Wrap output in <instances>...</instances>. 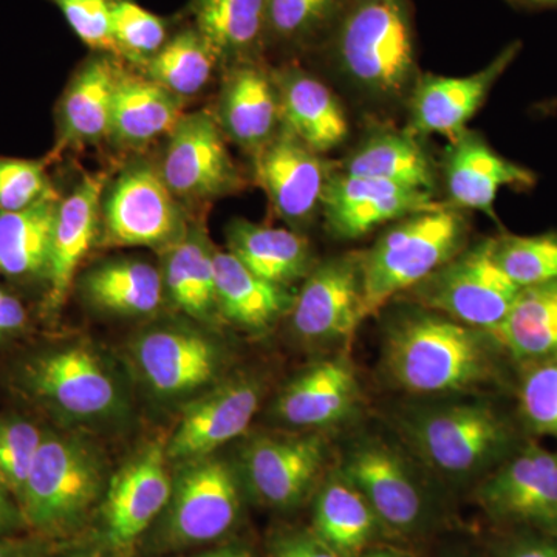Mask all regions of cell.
Masks as SVG:
<instances>
[{"label":"cell","instance_id":"1","mask_svg":"<svg viewBox=\"0 0 557 557\" xmlns=\"http://www.w3.org/2000/svg\"><path fill=\"white\" fill-rule=\"evenodd\" d=\"M381 351L395 387L428 397L497 386L511 364L490 333L418 306L388 321Z\"/></svg>","mask_w":557,"mask_h":557},{"label":"cell","instance_id":"2","mask_svg":"<svg viewBox=\"0 0 557 557\" xmlns=\"http://www.w3.org/2000/svg\"><path fill=\"white\" fill-rule=\"evenodd\" d=\"M319 50L366 101L406 104L421 75L413 0H348Z\"/></svg>","mask_w":557,"mask_h":557},{"label":"cell","instance_id":"3","mask_svg":"<svg viewBox=\"0 0 557 557\" xmlns=\"http://www.w3.org/2000/svg\"><path fill=\"white\" fill-rule=\"evenodd\" d=\"M398 429L428 468L457 482L486 478L528 440L518 418L480 399L409 408Z\"/></svg>","mask_w":557,"mask_h":557},{"label":"cell","instance_id":"4","mask_svg":"<svg viewBox=\"0 0 557 557\" xmlns=\"http://www.w3.org/2000/svg\"><path fill=\"white\" fill-rule=\"evenodd\" d=\"M469 225L461 209L442 207L399 219L359 252L366 317L431 276L467 248Z\"/></svg>","mask_w":557,"mask_h":557},{"label":"cell","instance_id":"5","mask_svg":"<svg viewBox=\"0 0 557 557\" xmlns=\"http://www.w3.org/2000/svg\"><path fill=\"white\" fill-rule=\"evenodd\" d=\"M102 487L97 453L73 435L46 429L20 500L27 528L39 536H61L73 530Z\"/></svg>","mask_w":557,"mask_h":557},{"label":"cell","instance_id":"6","mask_svg":"<svg viewBox=\"0 0 557 557\" xmlns=\"http://www.w3.org/2000/svg\"><path fill=\"white\" fill-rule=\"evenodd\" d=\"M520 289L497 265L491 239H485L465 248L410 288L409 295L418 307L493 333L515 306Z\"/></svg>","mask_w":557,"mask_h":557},{"label":"cell","instance_id":"7","mask_svg":"<svg viewBox=\"0 0 557 557\" xmlns=\"http://www.w3.org/2000/svg\"><path fill=\"white\" fill-rule=\"evenodd\" d=\"M14 384L40 408L70 420L108 417L120 405L115 380L84 346L49 348L22 359Z\"/></svg>","mask_w":557,"mask_h":557},{"label":"cell","instance_id":"8","mask_svg":"<svg viewBox=\"0 0 557 557\" xmlns=\"http://www.w3.org/2000/svg\"><path fill=\"white\" fill-rule=\"evenodd\" d=\"M188 228L182 201L153 164L132 163L106 186L101 203L106 245L170 248Z\"/></svg>","mask_w":557,"mask_h":557},{"label":"cell","instance_id":"9","mask_svg":"<svg viewBox=\"0 0 557 557\" xmlns=\"http://www.w3.org/2000/svg\"><path fill=\"white\" fill-rule=\"evenodd\" d=\"M475 500L500 530L557 533V448L528 438L480 480Z\"/></svg>","mask_w":557,"mask_h":557},{"label":"cell","instance_id":"10","mask_svg":"<svg viewBox=\"0 0 557 557\" xmlns=\"http://www.w3.org/2000/svg\"><path fill=\"white\" fill-rule=\"evenodd\" d=\"M338 469L369 502L386 530L410 536L429 525L432 508L426 486L408 458L384 440H355Z\"/></svg>","mask_w":557,"mask_h":557},{"label":"cell","instance_id":"11","mask_svg":"<svg viewBox=\"0 0 557 557\" xmlns=\"http://www.w3.org/2000/svg\"><path fill=\"white\" fill-rule=\"evenodd\" d=\"M164 182L180 201L230 196L244 182L214 113H185L168 135L161 166Z\"/></svg>","mask_w":557,"mask_h":557},{"label":"cell","instance_id":"12","mask_svg":"<svg viewBox=\"0 0 557 557\" xmlns=\"http://www.w3.org/2000/svg\"><path fill=\"white\" fill-rule=\"evenodd\" d=\"M166 508L164 539L171 547L215 541L239 518V480L219 458H194L175 480Z\"/></svg>","mask_w":557,"mask_h":557},{"label":"cell","instance_id":"13","mask_svg":"<svg viewBox=\"0 0 557 557\" xmlns=\"http://www.w3.org/2000/svg\"><path fill=\"white\" fill-rule=\"evenodd\" d=\"M289 317L296 335L306 343H350L368 318L359 252L336 256L313 267L293 300Z\"/></svg>","mask_w":557,"mask_h":557},{"label":"cell","instance_id":"14","mask_svg":"<svg viewBox=\"0 0 557 557\" xmlns=\"http://www.w3.org/2000/svg\"><path fill=\"white\" fill-rule=\"evenodd\" d=\"M329 445L322 435H263L242 454L249 490L267 507H298L322 483Z\"/></svg>","mask_w":557,"mask_h":557},{"label":"cell","instance_id":"15","mask_svg":"<svg viewBox=\"0 0 557 557\" xmlns=\"http://www.w3.org/2000/svg\"><path fill=\"white\" fill-rule=\"evenodd\" d=\"M336 166L284 126L255 153V174L277 218L292 230L310 225L321 212Z\"/></svg>","mask_w":557,"mask_h":557},{"label":"cell","instance_id":"16","mask_svg":"<svg viewBox=\"0 0 557 557\" xmlns=\"http://www.w3.org/2000/svg\"><path fill=\"white\" fill-rule=\"evenodd\" d=\"M522 40H512L486 67L468 76H418L408 102L409 124L406 129L417 137L442 135L449 139L468 129V123L485 104L491 90L518 60Z\"/></svg>","mask_w":557,"mask_h":557},{"label":"cell","instance_id":"17","mask_svg":"<svg viewBox=\"0 0 557 557\" xmlns=\"http://www.w3.org/2000/svg\"><path fill=\"white\" fill-rule=\"evenodd\" d=\"M434 194L381 180L354 177L336 168L325 188L321 212L335 239L357 240L399 219L442 207Z\"/></svg>","mask_w":557,"mask_h":557},{"label":"cell","instance_id":"18","mask_svg":"<svg viewBox=\"0 0 557 557\" xmlns=\"http://www.w3.org/2000/svg\"><path fill=\"white\" fill-rule=\"evenodd\" d=\"M166 458L163 445L149 446L110 483L102 507V534L115 552L129 548L170 504L174 483Z\"/></svg>","mask_w":557,"mask_h":557},{"label":"cell","instance_id":"19","mask_svg":"<svg viewBox=\"0 0 557 557\" xmlns=\"http://www.w3.org/2000/svg\"><path fill=\"white\" fill-rule=\"evenodd\" d=\"M450 207L479 211L498 220L494 203L502 189H533L536 172L500 156L479 132L467 129L450 139L443 159Z\"/></svg>","mask_w":557,"mask_h":557},{"label":"cell","instance_id":"20","mask_svg":"<svg viewBox=\"0 0 557 557\" xmlns=\"http://www.w3.org/2000/svg\"><path fill=\"white\" fill-rule=\"evenodd\" d=\"M262 384L255 379H236L223 384L185 410L175 428L168 458L194 460L240 437L251 424L262 401Z\"/></svg>","mask_w":557,"mask_h":557},{"label":"cell","instance_id":"21","mask_svg":"<svg viewBox=\"0 0 557 557\" xmlns=\"http://www.w3.org/2000/svg\"><path fill=\"white\" fill-rule=\"evenodd\" d=\"M357 370L347 355L325 359L304 370L282 388L274 416L287 426L325 429L346 423L361 406Z\"/></svg>","mask_w":557,"mask_h":557},{"label":"cell","instance_id":"22","mask_svg":"<svg viewBox=\"0 0 557 557\" xmlns=\"http://www.w3.org/2000/svg\"><path fill=\"white\" fill-rule=\"evenodd\" d=\"M106 186L108 177L101 172L84 175L76 188L58 205L46 284L47 311H57L65 302L81 262L98 239Z\"/></svg>","mask_w":557,"mask_h":557},{"label":"cell","instance_id":"23","mask_svg":"<svg viewBox=\"0 0 557 557\" xmlns=\"http://www.w3.org/2000/svg\"><path fill=\"white\" fill-rule=\"evenodd\" d=\"M135 358L143 379L163 397L199 391L220 366L215 344L186 329L150 330L137 341Z\"/></svg>","mask_w":557,"mask_h":557},{"label":"cell","instance_id":"24","mask_svg":"<svg viewBox=\"0 0 557 557\" xmlns=\"http://www.w3.org/2000/svg\"><path fill=\"white\" fill-rule=\"evenodd\" d=\"M273 70L282 126L318 153L339 148L348 137L346 109L324 81L295 62Z\"/></svg>","mask_w":557,"mask_h":557},{"label":"cell","instance_id":"25","mask_svg":"<svg viewBox=\"0 0 557 557\" xmlns=\"http://www.w3.org/2000/svg\"><path fill=\"white\" fill-rule=\"evenodd\" d=\"M228 67L215 119L225 137L255 156L282 127L273 70L262 60L237 62Z\"/></svg>","mask_w":557,"mask_h":557},{"label":"cell","instance_id":"26","mask_svg":"<svg viewBox=\"0 0 557 557\" xmlns=\"http://www.w3.org/2000/svg\"><path fill=\"white\" fill-rule=\"evenodd\" d=\"M121 70L120 60L100 53L76 70L58 106L57 152L109 139Z\"/></svg>","mask_w":557,"mask_h":557},{"label":"cell","instance_id":"27","mask_svg":"<svg viewBox=\"0 0 557 557\" xmlns=\"http://www.w3.org/2000/svg\"><path fill=\"white\" fill-rule=\"evenodd\" d=\"M336 168L354 177L381 180L432 194L437 186L434 160L421 145L420 137L408 129L376 127L370 131Z\"/></svg>","mask_w":557,"mask_h":557},{"label":"cell","instance_id":"28","mask_svg":"<svg viewBox=\"0 0 557 557\" xmlns=\"http://www.w3.org/2000/svg\"><path fill=\"white\" fill-rule=\"evenodd\" d=\"M185 101L146 75L121 70L113 101L109 139L127 148L170 135L185 115Z\"/></svg>","mask_w":557,"mask_h":557},{"label":"cell","instance_id":"29","mask_svg":"<svg viewBox=\"0 0 557 557\" xmlns=\"http://www.w3.org/2000/svg\"><path fill=\"white\" fill-rule=\"evenodd\" d=\"M313 530L341 557H359L383 525L364 496L336 468L318 487Z\"/></svg>","mask_w":557,"mask_h":557},{"label":"cell","instance_id":"30","mask_svg":"<svg viewBox=\"0 0 557 557\" xmlns=\"http://www.w3.org/2000/svg\"><path fill=\"white\" fill-rule=\"evenodd\" d=\"M226 240L231 255L249 271L281 287L309 276L313 269L310 244L296 230L236 219L226 230Z\"/></svg>","mask_w":557,"mask_h":557},{"label":"cell","instance_id":"31","mask_svg":"<svg viewBox=\"0 0 557 557\" xmlns=\"http://www.w3.org/2000/svg\"><path fill=\"white\" fill-rule=\"evenodd\" d=\"M515 368L557 359V278L520 289L493 333Z\"/></svg>","mask_w":557,"mask_h":557},{"label":"cell","instance_id":"32","mask_svg":"<svg viewBox=\"0 0 557 557\" xmlns=\"http://www.w3.org/2000/svg\"><path fill=\"white\" fill-rule=\"evenodd\" d=\"M197 32L220 62L262 60L265 46V0H190Z\"/></svg>","mask_w":557,"mask_h":557},{"label":"cell","instance_id":"33","mask_svg":"<svg viewBox=\"0 0 557 557\" xmlns=\"http://www.w3.org/2000/svg\"><path fill=\"white\" fill-rule=\"evenodd\" d=\"M60 200L54 194L22 211H0V276L47 284Z\"/></svg>","mask_w":557,"mask_h":557},{"label":"cell","instance_id":"34","mask_svg":"<svg viewBox=\"0 0 557 557\" xmlns=\"http://www.w3.org/2000/svg\"><path fill=\"white\" fill-rule=\"evenodd\" d=\"M214 271L218 309L234 324L265 330L292 310L287 287L259 277L230 251H215Z\"/></svg>","mask_w":557,"mask_h":557},{"label":"cell","instance_id":"35","mask_svg":"<svg viewBox=\"0 0 557 557\" xmlns=\"http://www.w3.org/2000/svg\"><path fill=\"white\" fill-rule=\"evenodd\" d=\"M214 256L207 231L197 225H189L183 239L168 251L161 273L164 292L189 317L209 319L218 310Z\"/></svg>","mask_w":557,"mask_h":557},{"label":"cell","instance_id":"36","mask_svg":"<svg viewBox=\"0 0 557 557\" xmlns=\"http://www.w3.org/2000/svg\"><path fill=\"white\" fill-rule=\"evenodd\" d=\"M87 298L110 313L141 317L159 309L164 296L163 274L143 260L108 262L84 278Z\"/></svg>","mask_w":557,"mask_h":557},{"label":"cell","instance_id":"37","mask_svg":"<svg viewBox=\"0 0 557 557\" xmlns=\"http://www.w3.org/2000/svg\"><path fill=\"white\" fill-rule=\"evenodd\" d=\"M348 0H265V46L319 50L332 35Z\"/></svg>","mask_w":557,"mask_h":557},{"label":"cell","instance_id":"38","mask_svg":"<svg viewBox=\"0 0 557 557\" xmlns=\"http://www.w3.org/2000/svg\"><path fill=\"white\" fill-rule=\"evenodd\" d=\"M218 54L194 27L175 33L143 72L178 98L199 94L219 64Z\"/></svg>","mask_w":557,"mask_h":557},{"label":"cell","instance_id":"39","mask_svg":"<svg viewBox=\"0 0 557 557\" xmlns=\"http://www.w3.org/2000/svg\"><path fill=\"white\" fill-rule=\"evenodd\" d=\"M494 260L520 288L557 278V228L534 236L491 237Z\"/></svg>","mask_w":557,"mask_h":557},{"label":"cell","instance_id":"40","mask_svg":"<svg viewBox=\"0 0 557 557\" xmlns=\"http://www.w3.org/2000/svg\"><path fill=\"white\" fill-rule=\"evenodd\" d=\"M518 421L528 438L557 443V359L516 368Z\"/></svg>","mask_w":557,"mask_h":557},{"label":"cell","instance_id":"41","mask_svg":"<svg viewBox=\"0 0 557 557\" xmlns=\"http://www.w3.org/2000/svg\"><path fill=\"white\" fill-rule=\"evenodd\" d=\"M112 36L119 60L145 69L170 39L168 25L134 0H109Z\"/></svg>","mask_w":557,"mask_h":557},{"label":"cell","instance_id":"42","mask_svg":"<svg viewBox=\"0 0 557 557\" xmlns=\"http://www.w3.org/2000/svg\"><path fill=\"white\" fill-rule=\"evenodd\" d=\"M46 429L21 413H0V483L17 505ZM21 508V507H20Z\"/></svg>","mask_w":557,"mask_h":557},{"label":"cell","instance_id":"43","mask_svg":"<svg viewBox=\"0 0 557 557\" xmlns=\"http://www.w3.org/2000/svg\"><path fill=\"white\" fill-rule=\"evenodd\" d=\"M54 194L46 161L0 159V211H22Z\"/></svg>","mask_w":557,"mask_h":557},{"label":"cell","instance_id":"44","mask_svg":"<svg viewBox=\"0 0 557 557\" xmlns=\"http://www.w3.org/2000/svg\"><path fill=\"white\" fill-rule=\"evenodd\" d=\"M84 46L91 51L119 60L115 40L112 36L109 0H49Z\"/></svg>","mask_w":557,"mask_h":557},{"label":"cell","instance_id":"45","mask_svg":"<svg viewBox=\"0 0 557 557\" xmlns=\"http://www.w3.org/2000/svg\"><path fill=\"white\" fill-rule=\"evenodd\" d=\"M494 557H557V533L502 530L493 545Z\"/></svg>","mask_w":557,"mask_h":557},{"label":"cell","instance_id":"46","mask_svg":"<svg viewBox=\"0 0 557 557\" xmlns=\"http://www.w3.org/2000/svg\"><path fill=\"white\" fill-rule=\"evenodd\" d=\"M271 557H341L314 533L281 534L271 545Z\"/></svg>","mask_w":557,"mask_h":557},{"label":"cell","instance_id":"47","mask_svg":"<svg viewBox=\"0 0 557 557\" xmlns=\"http://www.w3.org/2000/svg\"><path fill=\"white\" fill-rule=\"evenodd\" d=\"M28 324V313L17 296L0 285V343L21 335Z\"/></svg>","mask_w":557,"mask_h":557},{"label":"cell","instance_id":"48","mask_svg":"<svg viewBox=\"0 0 557 557\" xmlns=\"http://www.w3.org/2000/svg\"><path fill=\"white\" fill-rule=\"evenodd\" d=\"M27 528L16 498L0 483V536H11Z\"/></svg>","mask_w":557,"mask_h":557},{"label":"cell","instance_id":"49","mask_svg":"<svg viewBox=\"0 0 557 557\" xmlns=\"http://www.w3.org/2000/svg\"><path fill=\"white\" fill-rule=\"evenodd\" d=\"M42 549L38 539L0 536V557H42Z\"/></svg>","mask_w":557,"mask_h":557},{"label":"cell","instance_id":"50","mask_svg":"<svg viewBox=\"0 0 557 557\" xmlns=\"http://www.w3.org/2000/svg\"><path fill=\"white\" fill-rule=\"evenodd\" d=\"M509 5L523 11H544L557 9V0H507Z\"/></svg>","mask_w":557,"mask_h":557},{"label":"cell","instance_id":"51","mask_svg":"<svg viewBox=\"0 0 557 557\" xmlns=\"http://www.w3.org/2000/svg\"><path fill=\"white\" fill-rule=\"evenodd\" d=\"M196 557H255L247 549L242 548H222L215 552H207Z\"/></svg>","mask_w":557,"mask_h":557},{"label":"cell","instance_id":"52","mask_svg":"<svg viewBox=\"0 0 557 557\" xmlns=\"http://www.w3.org/2000/svg\"><path fill=\"white\" fill-rule=\"evenodd\" d=\"M359 557H405V556L398 555V553H395V552H388V549H373V552L362 553V555Z\"/></svg>","mask_w":557,"mask_h":557},{"label":"cell","instance_id":"53","mask_svg":"<svg viewBox=\"0 0 557 557\" xmlns=\"http://www.w3.org/2000/svg\"><path fill=\"white\" fill-rule=\"evenodd\" d=\"M67 557H87V556H81V555H78V556H67Z\"/></svg>","mask_w":557,"mask_h":557},{"label":"cell","instance_id":"54","mask_svg":"<svg viewBox=\"0 0 557 557\" xmlns=\"http://www.w3.org/2000/svg\"><path fill=\"white\" fill-rule=\"evenodd\" d=\"M556 106H557V101H556Z\"/></svg>","mask_w":557,"mask_h":557}]
</instances>
